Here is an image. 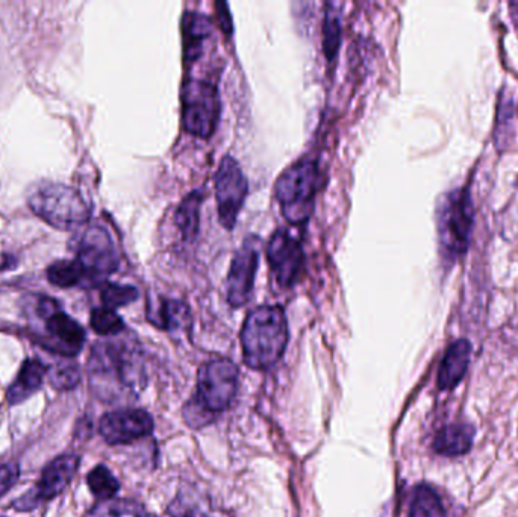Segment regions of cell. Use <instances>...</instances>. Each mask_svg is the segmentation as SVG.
<instances>
[{
    "label": "cell",
    "mask_w": 518,
    "mask_h": 517,
    "mask_svg": "<svg viewBox=\"0 0 518 517\" xmlns=\"http://www.w3.org/2000/svg\"><path fill=\"white\" fill-rule=\"evenodd\" d=\"M138 298V290L123 284H105L100 293L103 307L116 311V308L126 307Z\"/></svg>",
    "instance_id": "4316f807"
},
{
    "label": "cell",
    "mask_w": 518,
    "mask_h": 517,
    "mask_svg": "<svg viewBox=\"0 0 518 517\" xmlns=\"http://www.w3.org/2000/svg\"><path fill=\"white\" fill-rule=\"evenodd\" d=\"M409 517H447L443 499L429 484H420L412 492Z\"/></svg>",
    "instance_id": "44dd1931"
},
{
    "label": "cell",
    "mask_w": 518,
    "mask_h": 517,
    "mask_svg": "<svg viewBox=\"0 0 518 517\" xmlns=\"http://www.w3.org/2000/svg\"><path fill=\"white\" fill-rule=\"evenodd\" d=\"M20 467L16 463L0 466V496H4L19 480Z\"/></svg>",
    "instance_id": "f1b7e54d"
},
{
    "label": "cell",
    "mask_w": 518,
    "mask_h": 517,
    "mask_svg": "<svg viewBox=\"0 0 518 517\" xmlns=\"http://www.w3.org/2000/svg\"><path fill=\"white\" fill-rule=\"evenodd\" d=\"M49 367L41 363L37 358H29L20 367L19 375L8 389V402L11 405H19L31 398L43 386Z\"/></svg>",
    "instance_id": "ac0fdd59"
},
{
    "label": "cell",
    "mask_w": 518,
    "mask_h": 517,
    "mask_svg": "<svg viewBox=\"0 0 518 517\" xmlns=\"http://www.w3.org/2000/svg\"><path fill=\"white\" fill-rule=\"evenodd\" d=\"M91 328L100 336H116L125 328L122 317L110 308H96L91 313Z\"/></svg>",
    "instance_id": "d4e9b609"
},
{
    "label": "cell",
    "mask_w": 518,
    "mask_h": 517,
    "mask_svg": "<svg viewBox=\"0 0 518 517\" xmlns=\"http://www.w3.org/2000/svg\"><path fill=\"white\" fill-rule=\"evenodd\" d=\"M216 184L217 211L222 226L231 231L237 225L238 214L246 201L247 184L246 175L240 164L231 155L220 161L219 169L214 176Z\"/></svg>",
    "instance_id": "9c48e42d"
},
{
    "label": "cell",
    "mask_w": 518,
    "mask_h": 517,
    "mask_svg": "<svg viewBox=\"0 0 518 517\" xmlns=\"http://www.w3.org/2000/svg\"><path fill=\"white\" fill-rule=\"evenodd\" d=\"M341 43V16L337 7L326 5L325 22H323V52L329 61L337 57Z\"/></svg>",
    "instance_id": "603a6c76"
},
{
    "label": "cell",
    "mask_w": 518,
    "mask_h": 517,
    "mask_svg": "<svg viewBox=\"0 0 518 517\" xmlns=\"http://www.w3.org/2000/svg\"><path fill=\"white\" fill-rule=\"evenodd\" d=\"M220 117L217 87L205 79H188L182 90V122L191 135L210 138Z\"/></svg>",
    "instance_id": "8992f818"
},
{
    "label": "cell",
    "mask_w": 518,
    "mask_h": 517,
    "mask_svg": "<svg viewBox=\"0 0 518 517\" xmlns=\"http://www.w3.org/2000/svg\"><path fill=\"white\" fill-rule=\"evenodd\" d=\"M287 343V316L279 305H261L247 314L241 329V348L247 366L255 370L275 366Z\"/></svg>",
    "instance_id": "7a4b0ae2"
},
{
    "label": "cell",
    "mask_w": 518,
    "mask_h": 517,
    "mask_svg": "<svg viewBox=\"0 0 518 517\" xmlns=\"http://www.w3.org/2000/svg\"><path fill=\"white\" fill-rule=\"evenodd\" d=\"M153 419L143 410H117L100 419V436L110 445H128L149 436Z\"/></svg>",
    "instance_id": "5bb4252c"
},
{
    "label": "cell",
    "mask_w": 518,
    "mask_h": 517,
    "mask_svg": "<svg viewBox=\"0 0 518 517\" xmlns=\"http://www.w3.org/2000/svg\"><path fill=\"white\" fill-rule=\"evenodd\" d=\"M259 243L258 237L250 235L232 258L225 284L226 299L231 307H243L252 295L258 270Z\"/></svg>",
    "instance_id": "8fae6325"
},
{
    "label": "cell",
    "mask_w": 518,
    "mask_h": 517,
    "mask_svg": "<svg viewBox=\"0 0 518 517\" xmlns=\"http://www.w3.org/2000/svg\"><path fill=\"white\" fill-rule=\"evenodd\" d=\"M475 440V428L470 423H447L437 431L432 448L443 457H461L470 452Z\"/></svg>",
    "instance_id": "e0dca14e"
},
{
    "label": "cell",
    "mask_w": 518,
    "mask_h": 517,
    "mask_svg": "<svg viewBox=\"0 0 518 517\" xmlns=\"http://www.w3.org/2000/svg\"><path fill=\"white\" fill-rule=\"evenodd\" d=\"M238 370L226 358L208 361L200 367L197 375V402L211 414L229 408L237 393Z\"/></svg>",
    "instance_id": "52a82bcc"
},
{
    "label": "cell",
    "mask_w": 518,
    "mask_h": 517,
    "mask_svg": "<svg viewBox=\"0 0 518 517\" xmlns=\"http://www.w3.org/2000/svg\"><path fill=\"white\" fill-rule=\"evenodd\" d=\"M266 252L273 279L284 289L293 287L305 266V254L300 243L293 235L279 229L272 235Z\"/></svg>",
    "instance_id": "4fadbf2b"
},
{
    "label": "cell",
    "mask_w": 518,
    "mask_h": 517,
    "mask_svg": "<svg viewBox=\"0 0 518 517\" xmlns=\"http://www.w3.org/2000/svg\"><path fill=\"white\" fill-rule=\"evenodd\" d=\"M91 387L103 398L135 395L146 384L143 360L123 343H97L88 360Z\"/></svg>",
    "instance_id": "6da1fadb"
},
{
    "label": "cell",
    "mask_w": 518,
    "mask_h": 517,
    "mask_svg": "<svg viewBox=\"0 0 518 517\" xmlns=\"http://www.w3.org/2000/svg\"><path fill=\"white\" fill-rule=\"evenodd\" d=\"M91 517H150L144 507L132 501H105L94 508Z\"/></svg>",
    "instance_id": "484cf974"
},
{
    "label": "cell",
    "mask_w": 518,
    "mask_h": 517,
    "mask_svg": "<svg viewBox=\"0 0 518 517\" xmlns=\"http://www.w3.org/2000/svg\"><path fill=\"white\" fill-rule=\"evenodd\" d=\"M87 484L91 493L100 501H110L119 492L120 484L108 467L97 466L87 477Z\"/></svg>",
    "instance_id": "cb8c5ba5"
},
{
    "label": "cell",
    "mask_w": 518,
    "mask_h": 517,
    "mask_svg": "<svg viewBox=\"0 0 518 517\" xmlns=\"http://www.w3.org/2000/svg\"><path fill=\"white\" fill-rule=\"evenodd\" d=\"M29 207L44 222L63 231L79 228L90 217L82 196L72 187L55 182L38 185L29 196Z\"/></svg>",
    "instance_id": "277c9868"
},
{
    "label": "cell",
    "mask_w": 518,
    "mask_h": 517,
    "mask_svg": "<svg viewBox=\"0 0 518 517\" xmlns=\"http://www.w3.org/2000/svg\"><path fill=\"white\" fill-rule=\"evenodd\" d=\"M320 167L316 160L302 158L276 179L275 196L282 214L293 225H305L313 214L320 190Z\"/></svg>",
    "instance_id": "3957f363"
},
{
    "label": "cell",
    "mask_w": 518,
    "mask_h": 517,
    "mask_svg": "<svg viewBox=\"0 0 518 517\" xmlns=\"http://www.w3.org/2000/svg\"><path fill=\"white\" fill-rule=\"evenodd\" d=\"M17 266V261L14 260L13 255L2 254L0 255V270L14 269Z\"/></svg>",
    "instance_id": "4dcf8cb0"
},
{
    "label": "cell",
    "mask_w": 518,
    "mask_h": 517,
    "mask_svg": "<svg viewBox=\"0 0 518 517\" xmlns=\"http://www.w3.org/2000/svg\"><path fill=\"white\" fill-rule=\"evenodd\" d=\"M79 457L75 454L61 455L44 467L40 481L25 496L14 501L13 507L19 511L34 510L41 502L57 498L75 477L79 467Z\"/></svg>",
    "instance_id": "30bf717a"
},
{
    "label": "cell",
    "mask_w": 518,
    "mask_h": 517,
    "mask_svg": "<svg viewBox=\"0 0 518 517\" xmlns=\"http://www.w3.org/2000/svg\"><path fill=\"white\" fill-rule=\"evenodd\" d=\"M147 319L167 333H187L191 326V311L185 302L178 299H149Z\"/></svg>",
    "instance_id": "9a60e30c"
},
{
    "label": "cell",
    "mask_w": 518,
    "mask_h": 517,
    "mask_svg": "<svg viewBox=\"0 0 518 517\" xmlns=\"http://www.w3.org/2000/svg\"><path fill=\"white\" fill-rule=\"evenodd\" d=\"M203 195L193 192L179 204L175 214L176 226L181 231L185 242H194L199 234L200 207H202Z\"/></svg>",
    "instance_id": "ffe728a7"
},
{
    "label": "cell",
    "mask_w": 518,
    "mask_h": 517,
    "mask_svg": "<svg viewBox=\"0 0 518 517\" xmlns=\"http://www.w3.org/2000/svg\"><path fill=\"white\" fill-rule=\"evenodd\" d=\"M76 261L84 269L85 279L99 284L116 272L119 267V255L110 232L100 226H90L82 232L76 243Z\"/></svg>",
    "instance_id": "ba28073f"
},
{
    "label": "cell",
    "mask_w": 518,
    "mask_h": 517,
    "mask_svg": "<svg viewBox=\"0 0 518 517\" xmlns=\"http://www.w3.org/2000/svg\"><path fill=\"white\" fill-rule=\"evenodd\" d=\"M49 381L57 390H72L81 381V373L76 366H58L47 370Z\"/></svg>",
    "instance_id": "83f0119b"
},
{
    "label": "cell",
    "mask_w": 518,
    "mask_h": 517,
    "mask_svg": "<svg viewBox=\"0 0 518 517\" xmlns=\"http://www.w3.org/2000/svg\"><path fill=\"white\" fill-rule=\"evenodd\" d=\"M217 8H219V11H217V17H219L220 26H222L223 31H226L228 32V34H231L232 20L231 14H229L228 11V5L217 4Z\"/></svg>",
    "instance_id": "f546056e"
},
{
    "label": "cell",
    "mask_w": 518,
    "mask_h": 517,
    "mask_svg": "<svg viewBox=\"0 0 518 517\" xmlns=\"http://www.w3.org/2000/svg\"><path fill=\"white\" fill-rule=\"evenodd\" d=\"M213 34V23L205 14L187 11L182 19V35H184L185 60L193 63L202 54L203 43Z\"/></svg>",
    "instance_id": "d6986e66"
},
{
    "label": "cell",
    "mask_w": 518,
    "mask_h": 517,
    "mask_svg": "<svg viewBox=\"0 0 518 517\" xmlns=\"http://www.w3.org/2000/svg\"><path fill=\"white\" fill-rule=\"evenodd\" d=\"M472 345L469 340L459 339L447 348L438 370V387L441 390H452L459 386L470 366Z\"/></svg>",
    "instance_id": "2e32d148"
},
{
    "label": "cell",
    "mask_w": 518,
    "mask_h": 517,
    "mask_svg": "<svg viewBox=\"0 0 518 517\" xmlns=\"http://www.w3.org/2000/svg\"><path fill=\"white\" fill-rule=\"evenodd\" d=\"M38 314L46 319L49 339L44 346L57 354L73 357L81 352L85 342V331L75 319L58 310L57 302L43 299L38 304Z\"/></svg>",
    "instance_id": "7c38bea8"
},
{
    "label": "cell",
    "mask_w": 518,
    "mask_h": 517,
    "mask_svg": "<svg viewBox=\"0 0 518 517\" xmlns=\"http://www.w3.org/2000/svg\"><path fill=\"white\" fill-rule=\"evenodd\" d=\"M473 222L475 208L469 190L461 188L449 193L438 211V237L444 260L455 261L469 251Z\"/></svg>",
    "instance_id": "5b68a950"
},
{
    "label": "cell",
    "mask_w": 518,
    "mask_h": 517,
    "mask_svg": "<svg viewBox=\"0 0 518 517\" xmlns=\"http://www.w3.org/2000/svg\"><path fill=\"white\" fill-rule=\"evenodd\" d=\"M47 279L55 287L70 289L81 284L82 279H85V273L78 261L61 260L47 269Z\"/></svg>",
    "instance_id": "7402d4cb"
}]
</instances>
